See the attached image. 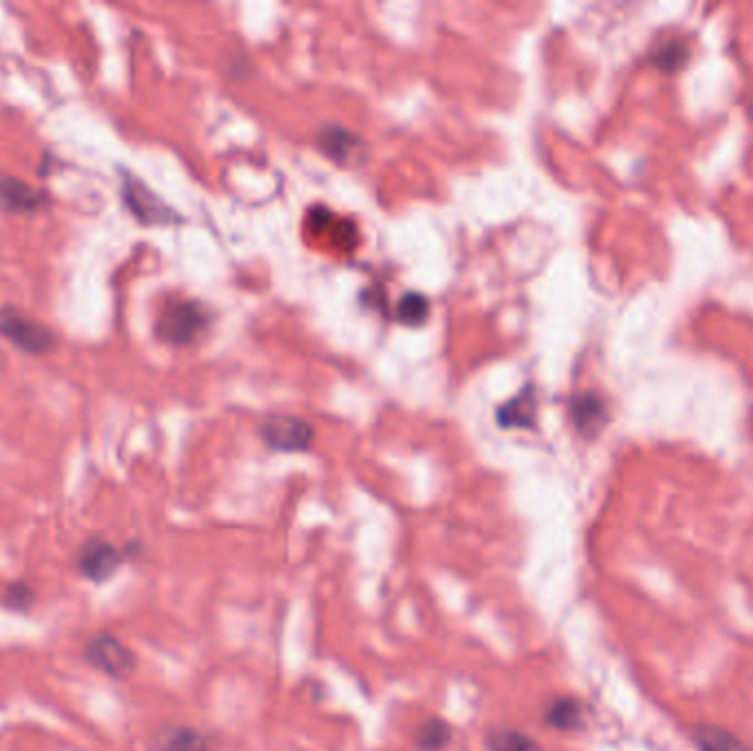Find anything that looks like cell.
<instances>
[{
	"mask_svg": "<svg viewBox=\"0 0 753 751\" xmlns=\"http://www.w3.org/2000/svg\"><path fill=\"white\" fill-rule=\"evenodd\" d=\"M214 315L203 302L168 300L155 322V333L170 346H192L212 326Z\"/></svg>",
	"mask_w": 753,
	"mask_h": 751,
	"instance_id": "1",
	"label": "cell"
},
{
	"mask_svg": "<svg viewBox=\"0 0 753 751\" xmlns=\"http://www.w3.org/2000/svg\"><path fill=\"white\" fill-rule=\"evenodd\" d=\"M82 659L91 670L113 681H126L137 672V655L124 639L113 633H93L82 646Z\"/></svg>",
	"mask_w": 753,
	"mask_h": 751,
	"instance_id": "2",
	"label": "cell"
},
{
	"mask_svg": "<svg viewBox=\"0 0 753 751\" xmlns=\"http://www.w3.org/2000/svg\"><path fill=\"white\" fill-rule=\"evenodd\" d=\"M73 569L82 580L102 586L111 582L126 564L124 549L104 536L84 538L73 551Z\"/></svg>",
	"mask_w": 753,
	"mask_h": 751,
	"instance_id": "3",
	"label": "cell"
},
{
	"mask_svg": "<svg viewBox=\"0 0 753 751\" xmlns=\"http://www.w3.org/2000/svg\"><path fill=\"white\" fill-rule=\"evenodd\" d=\"M260 439L276 452H304L313 445L315 430L300 417L274 415L260 426Z\"/></svg>",
	"mask_w": 753,
	"mask_h": 751,
	"instance_id": "4",
	"label": "cell"
},
{
	"mask_svg": "<svg viewBox=\"0 0 753 751\" xmlns=\"http://www.w3.org/2000/svg\"><path fill=\"white\" fill-rule=\"evenodd\" d=\"M0 337L27 353H47L53 348V333L47 326L27 318L16 309H0Z\"/></svg>",
	"mask_w": 753,
	"mask_h": 751,
	"instance_id": "5",
	"label": "cell"
},
{
	"mask_svg": "<svg viewBox=\"0 0 753 751\" xmlns=\"http://www.w3.org/2000/svg\"><path fill=\"white\" fill-rule=\"evenodd\" d=\"M124 201L130 212L144 225H168L179 221L174 210H170L157 194H152L144 183L135 181L133 177L124 179Z\"/></svg>",
	"mask_w": 753,
	"mask_h": 751,
	"instance_id": "6",
	"label": "cell"
},
{
	"mask_svg": "<svg viewBox=\"0 0 753 751\" xmlns=\"http://www.w3.org/2000/svg\"><path fill=\"white\" fill-rule=\"evenodd\" d=\"M569 417L584 439H595L608 426L606 401L593 390L575 393L569 401Z\"/></svg>",
	"mask_w": 753,
	"mask_h": 751,
	"instance_id": "7",
	"label": "cell"
},
{
	"mask_svg": "<svg viewBox=\"0 0 753 751\" xmlns=\"http://www.w3.org/2000/svg\"><path fill=\"white\" fill-rule=\"evenodd\" d=\"M536 388L525 386L516 397H511L507 404H502L496 412V421L505 430H531L536 426Z\"/></svg>",
	"mask_w": 753,
	"mask_h": 751,
	"instance_id": "8",
	"label": "cell"
},
{
	"mask_svg": "<svg viewBox=\"0 0 753 751\" xmlns=\"http://www.w3.org/2000/svg\"><path fill=\"white\" fill-rule=\"evenodd\" d=\"M155 751H218L216 740L188 725H174L159 732Z\"/></svg>",
	"mask_w": 753,
	"mask_h": 751,
	"instance_id": "9",
	"label": "cell"
},
{
	"mask_svg": "<svg viewBox=\"0 0 753 751\" xmlns=\"http://www.w3.org/2000/svg\"><path fill=\"white\" fill-rule=\"evenodd\" d=\"M47 205L45 192L12 177H0V208L9 212H36Z\"/></svg>",
	"mask_w": 753,
	"mask_h": 751,
	"instance_id": "10",
	"label": "cell"
},
{
	"mask_svg": "<svg viewBox=\"0 0 753 751\" xmlns=\"http://www.w3.org/2000/svg\"><path fill=\"white\" fill-rule=\"evenodd\" d=\"M318 146L322 152H326L333 161L348 163L351 159L357 157L359 148H362V139H359L355 133L340 126H331L326 124L318 130Z\"/></svg>",
	"mask_w": 753,
	"mask_h": 751,
	"instance_id": "11",
	"label": "cell"
},
{
	"mask_svg": "<svg viewBox=\"0 0 753 751\" xmlns=\"http://www.w3.org/2000/svg\"><path fill=\"white\" fill-rule=\"evenodd\" d=\"M692 738L698 751H749V747L740 738L718 725H696Z\"/></svg>",
	"mask_w": 753,
	"mask_h": 751,
	"instance_id": "12",
	"label": "cell"
},
{
	"mask_svg": "<svg viewBox=\"0 0 753 751\" xmlns=\"http://www.w3.org/2000/svg\"><path fill=\"white\" fill-rule=\"evenodd\" d=\"M584 718V707L577 699H571V696H560V699H553L547 710H544V721L547 725L560 729V732H571V729H577L582 725Z\"/></svg>",
	"mask_w": 753,
	"mask_h": 751,
	"instance_id": "13",
	"label": "cell"
},
{
	"mask_svg": "<svg viewBox=\"0 0 753 751\" xmlns=\"http://www.w3.org/2000/svg\"><path fill=\"white\" fill-rule=\"evenodd\" d=\"M0 604H3V608L9 613L27 615L34 611V606L38 604L36 586L25 578L7 582L3 593H0Z\"/></svg>",
	"mask_w": 753,
	"mask_h": 751,
	"instance_id": "14",
	"label": "cell"
},
{
	"mask_svg": "<svg viewBox=\"0 0 753 751\" xmlns=\"http://www.w3.org/2000/svg\"><path fill=\"white\" fill-rule=\"evenodd\" d=\"M452 740V727L443 718L430 716L414 729V747L419 751H443Z\"/></svg>",
	"mask_w": 753,
	"mask_h": 751,
	"instance_id": "15",
	"label": "cell"
},
{
	"mask_svg": "<svg viewBox=\"0 0 753 751\" xmlns=\"http://www.w3.org/2000/svg\"><path fill=\"white\" fill-rule=\"evenodd\" d=\"M485 745L489 751H542L538 740L520 729H491L485 736Z\"/></svg>",
	"mask_w": 753,
	"mask_h": 751,
	"instance_id": "16",
	"label": "cell"
},
{
	"mask_svg": "<svg viewBox=\"0 0 753 751\" xmlns=\"http://www.w3.org/2000/svg\"><path fill=\"white\" fill-rule=\"evenodd\" d=\"M654 67L663 73H676L687 62V45L681 38H670L652 51Z\"/></svg>",
	"mask_w": 753,
	"mask_h": 751,
	"instance_id": "17",
	"label": "cell"
},
{
	"mask_svg": "<svg viewBox=\"0 0 753 751\" xmlns=\"http://www.w3.org/2000/svg\"><path fill=\"white\" fill-rule=\"evenodd\" d=\"M397 322L406 324V326H421L430 315V300L423 296V293H406L401 296L397 302Z\"/></svg>",
	"mask_w": 753,
	"mask_h": 751,
	"instance_id": "18",
	"label": "cell"
},
{
	"mask_svg": "<svg viewBox=\"0 0 753 751\" xmlns=\"http://www.w3.org/2000/svg\"><path fill=\"white\" fill-rule=\"evenodd\" d=\"M122 549H124V555H126V562H130V560H139L141 555H144V544H141L139 540L124 542V544H122Z\"/></svg>",
	"mask_w": 753,
	"mask_h": 751,
	"instance_id": "19",
	"label": "cell"
},
{
	"mask_svg": "<svg viewBox=\"0 0 753 751\" xmlns=\"http://www.w3.org/2000/svg\"><path fill=\"white\" fill-rule=\"evenodd\" d=\"M749 113H751V117H753V100H751V104H749Z\"/></svg>",
	"mask_w": 753,
	"mask_h": 751,
	"instance_id": "20",
	"label": "cell"
}]
</instances>
